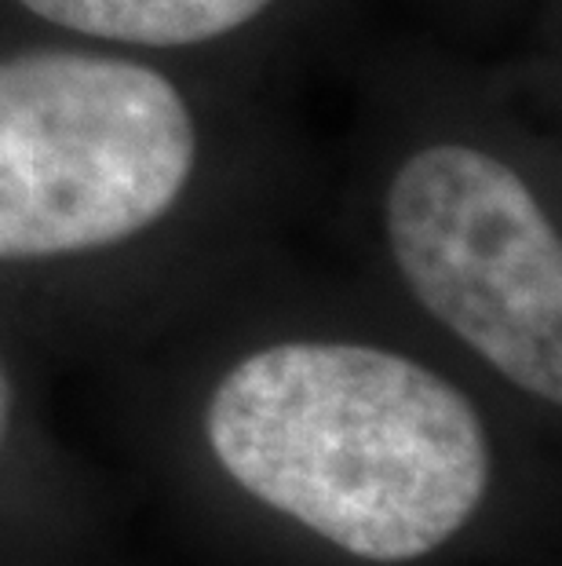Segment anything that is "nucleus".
I'll list each match as a JSON object with an SVG mask.
<instances>
[{
    "mask_svg": "<svg viewBox=\"0 0 562 566\" xmlns=\"http://www.w3.org/2000/svg\"><path fill=\"white\" fill-rule=\"evenodd\" d=\"M205 442L248 497L373 563L442 548L494 479L468 395L358 340H278L237 358L205 402Z\"/></svg>",
    "mask_w": 562,
    "mask_h": 566,
    "instance_id": "nucleus-1",
    "label": "nucleus"
},
{
    "mask_svg": "<svg viewBox=\"0 0 562 566\" xmlns=\"http://www.w3.org/2000/svg\"><path fill=\"white\" fill-rule=\"evenodd\" d=\"M216 139L169 63L66 38L0 48V268H59L176 231Z\"/></svg>",
    "mask_w": 562,
    "mask_h": 566,
    "instance_id": "nucleus-2",
    "label": "nucleus"
},
{
    "mask_svg": "<svg viewBox=\"0 0 562 566\" xmlns=\"http://www.w3.org/2000/svg\"><path fill=\"white\" fill-rule=\"evenodd\" d=\"M377 234L424 315L511 388L562 402V231L516 150L460 128L413 139L380 184Z\"/></svg>",
    "mask_w": 562,
    "mask_h": 566,
    "instance_id": "nucleus-3",
    "label": "nucleus"
},
{
    "mask_svg": "<svg viewBox=\"0 0 562 566\" xmlns=\"http://www.w3.org/2000/svg\"><path fill=\"white\" fill-rule=\"evenodd\" d=\"M38 33L117 52L169 59L198 55L253 33L285 0H8Z\"/></svg>",
    "mask_w": 562,
    "mask_h": 566,
    "instance_id": "nucleus-4",
    "label": "nucleus"
},
{
    "mask_svg": "<svg viewBox=\"0 0 562 566\" xmlns=\"http://www.w3.org/2000/svg\"><path fill=\"white\" fill-rule=\"evenodd\" d=\"M11 417H15V388H11L8 369L0 363V446H4L8 431H11Z\"/></svg>",
    "mask_w": 562,
    "mask_h": 566,
    "instance_id": "nucleus-5",
    "label": "nucleus"
}]
</instances>
